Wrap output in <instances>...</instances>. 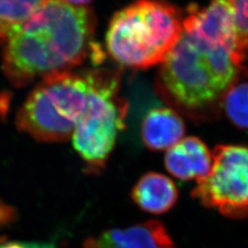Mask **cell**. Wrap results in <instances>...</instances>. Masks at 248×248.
<instances>
[{
    "label": "cell",
    "instance_id": "obj_14",
    "mask_svg": "<svg viewBox=\"0 0 248 248\" xmlns=\"http://www.w3.org/2000/svg\"><path fill=\"white\" fill-rule=\"evenodd\" d=\"M233 9L241 48L248 61V0H228Z\"/></svg>",
    "mask_w": 248,
    "mask_h": 248
},
{
    "label": "cell",
    "instance_id": "obj_4",
    "mask_svg": "<svg viewBox=\"0 0 248 248\" xmlns=\"http://www.w3.org/2000/svg\"><path fill=\"white\" fill-rule=\"evenodd\" d=\"M89 92V72L45 78L19 108L16 125L38 142H66L86 109Z\"/></svg>",
    "mask_w": 248,
    "mask_h": 248
},
{
    "label": "cell",
    "instance_id": "obj_7",
    "mask_svg": "<svg viewBox=\"0 0 248 248\" xmlns=\"http://www.w3.org/2000/svg\"><path fill=\"white\" fill-rule=\"evenodd\" d=\"M184 31L211 45L227 49L246 62L235 25L233 9L228 0H213L208 6L191 5L183 20Z\"/></svg>",
    "mask_w": 248,
    "mask_h": 248
},
{
    "label": "cell",
    "instance_id": "obj_3",
    "mask_svg": "<svg viewBox=\"0 0 248 248\" xmlns=\"http://www.w3.org/2000/svg\"><path fill=\"white\" fill-rule=\"evenodd\" d=\"M181 11L163 0H136L116 12L107 51L124 67L147 69L164 62L183 34Z\"/></svg>",
    "mask_w": 248,
    "mask_h": 248
},
{
    "label": "cell",
    "instance_id": "obj_2",
    "mask_svg": "<svg viewBox=\"0 0 248 248\" xmlns=\"http://www.w3.org/2000/svg\"><path fill=\"white\" fill-rule=\"evenodd\" d=\"M245 73L244 63L227 49L183 31L162 62L156 90L184 111H202L222 99Z\"/></svg>",
    "mask_w": 248,
    "mask_h": 248
},
{
    "label": "cell",
    "instance_id": "obj_9",
    "mask_svg": "<svg viewBox=\"0 0 248 248\" xmlns=\"http://www.w3.org/2000/svg\"><path fill=\"white\" fill-rule=\"evenodd\" d=\"M213 153L197 137H186L170 148L165 157V166L177 179L196 181L206 177L213 168Z\"/></svg>",
    "mask_w": 248,
    "mask_h": 248
},
{
    "label": "cell",
    "instance_id": "obj_6",
    "mask_svg": "<svg viewBox=\"0 0 248 248\" xmlns=\"http://www.w3.org/2000/svg\"><path fill=\"white\" fill-rule=\"evenodd\" d=\"M213 158L211 172L197 181L192 196L225 217H248V147L218 145L213 150Z\"/></svg>",
    "mask_w": 248,
    "mask_h": 248
},
{
    "label": "cell",
    "instance_id": "obj_18",
    "mask_svg": "<svg viewBox=\"0 0 248 248\" xmlns=\"http://www.w3.org/2000/svg\"><path fill=\"white\" fill-rule=\"evenodd\" d=\"M37 248H45V247H43V248H39V247H38V246H37Z\"/></svg>",
    "mask_w": 248,
    "mask_h": 248
},
{
    "label": "cell",
    "instance_id": "obj_15",
    "mask_svg": "<svg viewBox=\"0 0 248 248\" xmlns=\"http://www.w3.org/2000/svg\"><path fill=\"white\" fill-rule=\"evenodd\" d=\"M0 248H33V246L24 245L17 242H11V243L0 244Z\"/></svg>",
    "mask_w": 248,
    "mask_h": 248
},
{
    "label": "cell",
    "instance_id": "obj_13",
    "mask_svg": "<svg viewBox=\"0 0 248 248\" xmlns=\"http://www.w3.org/2000/svg\"><path fill=\"white\" fill-rule=\"evenodd\" d=\"M222 103L231 123L248 130V82L233 85L224 95Z\"/></svg>",
    "mask_w": 248,
    "mask_h": 248
},
{
    "label": "cell",
    "instance_id": "obj_12",
    "mask_svg": "<svg viewBox=\"0 0 248 248\" xmlns=\"http://www.w3.org/2000/svg\"><path fill=\"white\" fill-rule=\"evenodd\" d=\"M48 0H0V44H6Z\"/></svg>",
    "mask_w": 248,
    "mask_h": 248
},
{
    "label": "cell",
    "instance_id": "obj_17",
    "mask_svg": "<svg viewBox=\"0 0 248 248\" xmlns=\"http://www.w3.org/2000/svg\"><path fill=\"white\" fill-rule=\"evenodd\" d=\"M2 241H4V238H0V244H1V242H2Z\"/></svg>",
    "mask_w": 248,
    "mask_h": 248
},
{
    "label": "cell",
    "instance_id": "obj_8",
    "mask_svg": "<svg viewBox=\"0 0 248 248\" xmlns=\"http://www.w3.org/2000/svg\"><path fill=\"white\" fill-rule=\"evenodd\" d=\"M85 248H175L162 222L156 220L124 229L107 230L86 240Z\"/></svg>",
    "mask_w": 248,
    "mask_h": 248
},
{
    "label": "cell",
    "instance_id": "obj_1",
    "mask_svg": "<svg viewBox=\"0 0 248 248\" xmlns=\"http://www.w3.org/2000/svg\"><path fill=\"white\" fill-rule=\"evenodd\" d=\"M96 18L91 9L48 0L5 44L2 67L18 88L70 72L94 51Z\"/></svg>",
    "mask_w": 248,
    "mask_h": 248
},
{
    "label": "cell",
    "instance_id": "obj_10",
    "mask_svg": "<svg viewBox=\"0 0 248 248\" xmlns=\"http://www.w3.org/2000/svg\"><path fill=\"white\" fill-rule=\"evenodd\" d=\"M185 133L183 119L170 108H155L142 120V142L151 151H169L183 140Z\"/></svg>",
    "mask_w": 248,
    "mask_h": 248
},
{
    "label": "cell",
    "instance_id": "obj_5",
    "mask_svg": "<svg viewBox=\"0 0 248 248\" xmlns=\"http://www.w3.org/2000/svg\"><path fill=\"white\" fill-rule=\"evenodd\" d=\"M88 103L72 136L74 148L90 174H99L124 129L128 104L120 96L115 72H89Z\"/></svg>",
    "mask_w": 248,
    "mask_h": 248
},
{
    "label": "cell",
    "instance_id": "obj_11",
    "mask_svg": "<svg viewBox=\"0 0 248 248\" xmlns=\"http://www.w3.org/2000/svg\"><path fill=\"white\" fill-rule=\"evenodd\" d=\"M131 197L143 212L159 215L168 213L175 206L178 190L169 177L157 172H148L134 185Z\"/></svg>",
    "mask_w": 248,
    "mask_h": 248
},
{
    "label": "cell",
    "instance_id": "obj_16",
    "mask_svg": "<svg viewBox=\"0 0 248 248\" xmlns=\"http://www.w3.org/2000/svg\"><path fill=\"white\" fill-rule=\"evenodd\" d=\"M63 2L77 7H87L92 0H62Z\"/></svg>",
    "mask_w": 248,
    "mask_h": 248
}]
</instances>
